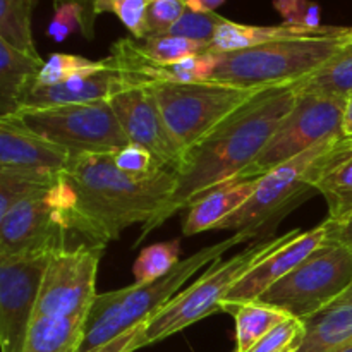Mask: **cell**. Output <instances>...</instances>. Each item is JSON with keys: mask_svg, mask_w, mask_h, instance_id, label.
Listing matches in <instances>:
<instances>
[{"mask_svg": "<svg viewBox=\"0 0 352 352\" xmlns=\"http://www.w3.org/2000/svg\"><path fill=\"white\" fill-rule=\"evenodd\" d=\"M177 172L170 168L144 179L117 168L112 153L72 155L50 198L67 230L105 250L134 223H146L170 199Z\"/></svg>", "mask_w": 352, "mask_h": 352, "instance_id": "1", "label": "cell"}, {"mask_svg": "<svg viewBox=\"0 0 352 352\" xmlns=\"http://www.w3.org/2000/svg\"><path fill=\"white\" fill-rule=\"evenodd\" d=\"M301 89L302 81L261 89L192 146L179 168L170 199L141 227L136 246L175 213L191 208L208 192L232 184L234 179L253 164L282 120L294 109Z\"/></svg>", "mask_w": 352, "mask_h": 352, "instance_id": "2", "label": "cell"}, {"mask_svg": "<svg viewBox=\"0 0 352 352\" xmlns=\"http://www.w3.org/2000/svg\"><path fill=\"white\" fill-rule=\"evenodd\" d=\"M256 236L254 230L244 229L234 232V236L196 251L186 260H181L177 267L165 277L153 282H136L117 291L102 292L93 299L85 322V337L78 352L98 349L103 344L122 336L133 327L148 322L162 306L167 305L177 296L182 285L203 267L215 263L230 248L246 243Z\"/></svg>", "mask_w": 352, "mask_h": 352, "instance_id": "3", "label": "cell"}, {"mask_svg": "<svg viewBox=\"0 0 352 352\" xmlns=\"http://www.w3.org/2000/svg\"><path fill=\"white\" fill-rule=\"evenodd\" d=\"M351 34L352 28L329 26L318 34L215 54L217 64L210 81L241 88H272L302 81L329 62Z\"/></svg>", "mask_w": 352, "mask_h": 352, "instance_id": "4", "label": "cell"}, {"mask_svg": "<svg viewBox=\"0 0 352 352\" xmlns=\"http://www.w3.org/2000/svg\"><path fill=\"white\" fill-rule=\"evenodd\" d=\"M301 234L292 229L284 236H274L250 244L230 260H219L212 263L203 277H199L191 287L179 292L165 306H162L146 323L144 329V347L162 342L175 333L182 332L192 323L220 311L223 298L250 270L275 250L282 248Z\"/></svg>", "mask_w": 352, "mask_h": 352, "instance_id": "5", "label": "cell"}, {"mask_svg": "<svg viewBox=\"0 0 352 352\" xmlns=\"http://www.w3.org/2000/svg\"><path fill=\"white\" fill-rule=\"evenodd\" d=\"M168 131L184 153L265 88H241L217 81L148 85Z\"/></svg>", "mask_w": 352, "mask_h": 352, "instance_id": "6", "label": "cell"}, {"mask_svg": "<svg viewBox=\"0 0 352 352\" xmlns=\"http://www.w3.org/2000/svg\"><path fill=\"white\" fill-rule=\"evenodd\" d=\"M351 285L352 251L329 236L305 261L256 301L305 320L330 305Z\"/></svg>", "mask_w": 352, "mask_h": 352, "instance_id": "7", "label": "cell"}, {"mask_svg": "<svg viewBox=\"0 0 352 352\" xmlns=\"http://www.w3.org/2000/svg\"><path fill=\"white\" fill-rule=\"evenodd\" d=\"M24 127L72 155L116 153L129 143L110 102L19 109L12 113Z\"/></svg>", "mask_w": 352, "mask_h": 352, "instance_id": "8", "label": "cell"}, {"mask_svg": "<svg viewBox=\"0 0 352 352\" xmlns=\"http://www.w3.org/2000/svg\"><path fill=\"white\" fill-rule=\"evenodd\" d=\"M346 102L347 98L323 96L301 89L294 109L282 120L253 164L244 168L232 184L263 177L278 165L299 157L322 141L344 138L342 119Z\"/></svg>", "mask_w": 352, "mask_h": 352, "instance_id": "9", "label": "cell"}, {"mask_svg": "<svg viewBox=\"0 0 352 352\" xmlns=\"http://www.w3.org/2000/svg\"><path fill=\"white\" fill-rule=\"evenodd\" d=\"M342 138L322 141L309 148L299 157L278 165L277 168L258 179L253 195L244 201L237 212L227 217L217 229L244 230L250 229L258 234L260 227L274 217L287 212L289 206L306 198V192L313 189V181L318 174L323 157L336 146Z\"/></svg>", "mask_w": 352, "mask_h": 352, "instance_id": "10", "label": "cell"}, {"mask_svg": "<svg viewBox=\"0 0 352 352\" xmlns=\"http://www.w3.org/2000/svg\"><path fill=\"white\" fill-rule=\"evenodd\" d=\"M102 253L103 248L93 244L55 251L41 280L34 316L88 313L96 296V274Z\"/></svg>", "mask_w": 352, "mask_h": 352, "instance_id": "11", "label": "cell"}, {"mask_svg": "<svg viewBox=\"0 0 352 352\" xmlns=\"http://www.w3.org/2000/svg\"><path fill=\"white\" fill-rule=\"evenodd\" d=\"M50 256L0 258V352H23Z\"/></svg>", "mask_w": 352, "mask_h": 352, "instance_id": "12", "label": "cell"}, {"mask_svg": "<svg viewBox=\"0 0 352 352\" xmlns=\"http://www.w3.org/2000/svg\"><path fill=\"white\" fill-rule=\"evenodd\" d=\"M67 232L50 195L26 199L0 217V258L54 254L67 248Z\"/></svg>", "mask_w": 352, "mask_h": 352, "instance_id": "13", "label": "cell"}, {"mask_svg": "<svg viewBox=\"0 0 352 352\" xmlns=\"http://www.w3.org/2000/svg\"><path fill=\"white\" fill-rule=\"evenodd\" d=\"M129 143L141 144L164 168L179 172L186 153L168 131L148 86H136L110 100Z\"/></svg>", "mask_w": 352, "mask_h": 352, "instance_id": "14", "label": "cell"}, {"mask_svg": "<svg viewBox=\"0 0 352 352\" xmlns=\"http://www.w3.org/2000/svg\"><path fill=\"white\" fill-rule=\"evenodd\" d=\"M329 237V222L320 223L308 232H301L298 237L289 241L282 248L268 254L263 261L256 265L253 270L248 272L234 287L227 292L222 301V311H229L234 306L246 305L256 301L263 292H267L272 285L291 274L301 261H305L323 241Z\"/></svg>", "mask_w": 352, "mask_h": 352, "instance_id": "15", "label": "cell"}, {"mask_svg": "<svg viewBox=\"0 0 352 352\" xmlns=\"http://www.w3.org/2000/svg\"><path fill=\"white\" fill-rule=\"evenodd\" d=\"M103 71L88 76H76L58 85H36L26 93L21 109H45V107L79 105V103L110 102L113 96L136 88L138 82L119 71L112 58Z\"/></svg>", "mask_w": 352, "mask_h": 352, "instance_id": "16", "label": "cell"}, {"mask_svg": "<svg viewBox=\"0 0 352 352\" xmlns=\"http://www.w3.org/2000/svg\"><path fill=\"white\" fill-rule=\"evenodd\" d=\"M72 153L24 127L16 117H0V168L60 174Z\"/></svg>", "mask_w": 352, "mask_h": 352, "instance_id": "17", "label": "cell"}, {"mask_svg": "<svg viewBox=\"0 0 352 352\" xmlns=\"http://www.w3.org/2000/svg\"><path fill=\"white\" fill-rule=\"evenodd\" d=\"M301 322V337L289 352H332L352 342V285Z\"/></svg>", "mask_w": 352, "mask_h": 352, "instance_id": "18", "label": "cell"}, {"mask_svg": "<svg viewBox=\"0 0 352 352\" xmlns=\"http://www.w3.org/2000/svg\"><path fill=\"white\" fill-rule=\"evenodd\" d=\"M313 189L325 198L330 223L340 226L352 219V150L344 138L323 157Z\"/></svg>", "mask_w": 352, "mask_h": 352, "instance_id": "19", "label": "cell"}, {"mask_svg": "<svg viewBox=\"0 0 352 352\" xmlns=\"http://www.w3.org/2000/svg\"><path fill=\"white\" fill-rule=\"evenodd\" d=\"M43 64L41 57L24 54L0 40V117L12 116L23 107Z\"/></svg>", "mask_w": 352, "mask_h": 352, "instance_id": "20", "label": "cell"}, {"mask_svg": "<svg viewBox=\"0 0 352 352\" xmlns=\"http://www.w3.org/2000/svg\"><path fill=\"white\" fill-rule=\"evenodd\" d=\"M256 182L258 179L236 182V184L215 189L203 196L191 208H188V215L182 223V234L195 236L205 230L217 229L227 217L237 212L244 205V201L253 195Z\"/></svg>", "mask_w": 352, "mask_h": 352, "instance_id": "21", "label": "cell"}, {"mask_svg": "<svg viewBox=\"0 0 352 352\" xmlns=\"http://www.w3.org/2000/svg\"><path fill=\"white\" fill-rule=\"evenodd\" d=\"M327 30H329V26H322L318 30L289 26V24H278V26H253V24H239L226 19L220 24L219 30H217L215 38H213L212 45H210V52L212 54H227V52L246 50V48L270 43V41L318 34Z\"/></svg>", "mask_w": 352, "mask_h": 352, "instance_id": "22", "label": "cell"}, {"mask_svg": "<svg viewBox=\"0 0 352 352\" xmlns=\"http://www.w3.org/2000/svg\"><path fill=\"white\" fill-rule=\"evenodd\" d=\"M88 313L74 316H34L23 352H78Z\"/></svg>", "mask_w": 352, "mask_h": 352, "instance_id": "23", "label": "cell"}, {"mask_svg": "<svg viewBox=\"0 0 352 352\" xmlns=\"http://www.w3.org/2000/svg\"><path fill=\"white\" fill-rule=\"evenodd\" d=\"M229 313L236 320V352H248L270 330L291 318V315L282 309L263 305L260 301L234 306L232 309H229Z\"/></svg>", "mask_w": 352, "mask_h": 352, "instance_id": "24", "label": "cell"}, {"mask_svg": "<svg viewBox=\"0 0 352 352\" xmlns=\"http://www.w3.org/2000/svg\"><path fill=\"white\" fill-rule=\"evenodd\" d=\"M58 175L52 172H30L0 168V217L26 199L50 195Z\"/></svg>", "mask_w": 352, "mask_h": 352, "instance_id": "25", "label": "cell"}, {"mask_svg": "<svg viewBox=\"0 0 352 352\" xmlns=\"http://www.w3.org/2000/svg\"><path fill=\"white\" fill-rule=\"evenodd\" d=\"M302 91L349 98L352 95V34L329 62L309 78L302 79Z\"/></svg>", "mask_w": 352, "mask_h": 352, "instance_id": "26", "label": "cell"}, {"mask_svg": "<svg viewBox=\"0 0 352 352\" xmlns=\"http://www.w3.org/2000/svg\"><path fill=\"white\" fill-rule=\"evenodd\" d=\"M36 0H0V40L33 57H40L33 41L31 16Z\"/></svg>", "mask_w": 352, "mask_h": 352, "instance_id": "27", "label": "cell"}, {"mask_svg": "<svg viewBox=\"0 0 352 352\" xmlns=\"http://www.w3.org/2000/svg\"><path fill=\"white\" fill-rule=\"evenodd\" d=\"M181 254V239L155 243L144 248L133 265V274L136 282H153L165 277L179 263Z\"/></svg>", "mask_w": 352, "mask_h": 352, "instance_id": "28", "label": "cell"}, {"mask_svg": "<svg viewBox=\"0 0 352 352\" xmlns=\"http://www.w3.org/2000/svg\"><path fill=\"white\" fill-rule=\"evenodd\" d=\"M109 65V60H89L81 55L72 54H54L45 60L36 85H58L65 82L76 76H88L103 71Z\"/></svg>", "mask_w": 352, "mask_h": 352, "instance_id": "29", "label": "cell"}, {"mask_svg": "<svg viewBox=\"0 0 352 352\" xmlns=\"http://www.w3.org/2000/svg\"><path fill=\"white\" fill-rule=\"evenodd\" d=\"M141 50L148 58L158 64H175L182 58L206 54L210 52V45L188 40V38L172 36V34H162V36L146 38L141 43Z\"/></svg>", "mask_w": 352, "mask_h": 352, "instance_id": "30", "label": "cell"}, {"mask_svg": "<svg viewBox=\"0 0 352 352\" xmlns=\"http://www.w3.org/2000/svg\"><path fill=\"white\" fill-rule=\"evenodd\" d=\"M223 21H226V17L217 12H196V10L186 9L181 19L168 30L167 34L212 45L217 30Z\"/></svg>", "mask_w": 352, "mask_h": 352, "instance_id": "31", "label": "cell"}, {"mask_svg": "<svg viewBox=\"0 0 352 352\" xmlns=\"http://www.w3.org/2000/svg\"><path fill=\"white\" fill-rule=\"evenodd\" d=\"M217 55L212 52L182 58L175 64H165V81L201 82L210 81L215 71Z\"/></svg>", "mask_w": 352, "mask_h": 352, "instance_id": "32", "label": "cell"}, {"mask_svg": "<svg viewBox=\"0 0 352 352\" xmlns=\"http://www.w3.org/2000/svg\"><path fill=\"white\" fill-rule=\"evenodd\" d=\"M112 158L119 170L136 179L150 177L157 172L164 170V167L158 164L157 158L146 148L136 143H127L126 146L112 153Z\"/></svg>", "mask_w": 352, "mask_h": 352, "instance_id": "33", "label": "cell"}, {"mask_svg": "<svg viewBox=\"0 0 352 352\" xmlns=\"http://www.w3.org/2000/svg\"><path fill=\"white\" fill-rule=\"evenodd\" d=\"M150 0H98V14L113 12L136 40H144Z\"/></svg>", "mask_w": 352, "mask_h": 352, "instance_id": "34", "label": "cell"}, {"mask_svg": "<svg viewBox=\"0 0 352 352\" xmlns=\"http://www.w3.org/2000/svg\"><path fill=\"white\" fill-rule=\"evenodd\" d=\"M184 0H153L148 6L146 26H144V40L151 36L167 34L168 30L181 19L186 12Z\"/></svg>", "mask_w": 352, "mask_h": 352, "instance_id": "35", "label": "cell"}, {"mask_svg": "<svg viewBox=\"0 0 352 352\" xmlns=\"http://www.w3.org/2000/svg\"><path fill=\"white\" fill-rule=\"evenodd\" d=\"M301 333L302 322L291 316L278 327H275L274 330H270L260 342L254 344L248 352H289L298 342Z\"/></svg>", "mask_w": 352, "mask_h": 352, "instance_id": "36", "label": "cell"}, {"mask_svg": "<svg viewBox=\"0 0 352 352\" xmlns=\"http://www.w3.org/2000/svg\"><path fill=\"white\" fill-rule=\"evenodd\" d=\"M274 6L284 17V24L309 30L322 28L318 3L309 0H274Z\"/></svg>", "mask_w": 352, "mask_h": 352, "instance_id": "37", "label": "cell"}, {"mask_svg": "<svg viewBox=\"0 0 352 352\" xmlns=\"http://www.w3.org/2000/svg\"><path fill=\"white\" fill-rule=\"evenodd\" d=\"M62 6H74L79 12V33L86 40L95 38L96 17L98 14V0H54V7L58 9Z\"/></svg>", "mask_w": 352, "mask_h": 352, "instance_id": "38", "label": "cell"}, {"mask_svg": "<svg viewBox=\"0 0 352 352\" xmlns=\"http://www.w3.org/2000/svg\"><path fill=\"white\" fill-rule=\"evenodd\" d=\"M79 30V12L74 6H62L55 9L54 19L48 24V36L54 41L60 43L72 31Z\"/></svg>", "mask_w": 352, "mask_h": 352, "instance_id": "39", "label": "cell"}, {"mask_svg": "<svg viewBox=\"0 0 352 352\" xmlns=\"http://www.w3.org/2000/svg\"><path fill=\"white\" fill-rule=\"evenodd\" d=\"M146 323L143 322L140 325L133 327L127 332H124L122 336L116 337L110 342L103 344L98 349L89 351V352H134L138 349H143L144 347V329H146Z\"/></svg>", "mask_w": 352, "mask_h": 352, "instance_id": "40", "label": "cell"}, {"mask_svg": "<svg viewBox=\"0 0 352 352\" xmlns=\"http://www.w3.org/2000/svg\"><path fill=\"white\" fill-rule=\"evenodd\" d=\"M327 222H329V220H327ZM329 236L340 241L342 244H346V246L352 251V219L340 223V226H333V223L329 222Z\"/></svg>", "mask_w": 352, "mask_h": 352, "instance_id": "41", "label": "cell"}, {"mask_svg": "<svg viewBox=\"0 0 352 352\" xmlns=\"http://www.w3.org/2000/svg\"><path fill=\"white\" fill-rule=\"evenodd\" d=\"M186 7L196 12H215L226 0H184Z\"/></svg>", "mask_w": 352, "mask_h": 352, "instance_id": "42", "label": "cell"}, {"mask_svg": "<svg viewBox=\"0 0 352 352\" xmlns=\"http://www.w3.org/2000/svg\"><path fill=\"white\" fill-rule=\"evenodd\" d=\"M342 134H344V138H352V95L347 98L346 110H344Z\"/></svg>", "mask_w": 352, "mask_h": 352, "instance_id": "43", "label": "cell"}, {"mask_svg": "<svg viewBox=\"0 0 352 352\" xmlns=\"http://www.w3.org/2000/svg\"><path fill=\"white\" fill-rule=\"evenodd\" d=\"M332 352H352V342L346 344V346L339 347V349H336V351H332Z\"/></svg>", "mask_w": 352, "mask_h": 352, "instance_id": "44", "label": "cell"}, {"mask_svg": "<svg viewBox=\"0 0 352 352\" xmlns=\"http://www.w3.org/2000/svg\"><path fill=\"white\" fill-rule=\"evenodd\" d=\"M344 143H346V146L352 150V138H344Z\"/></svg>", "mask_w": 352, "mask_h": 352, "instance_id": "45", "label": "cell"}, {"mask_svg": "<svg viewBox=\"0 0 352 352\" xmlns=\"http://www.w3.org/2000/svg\"><path fill=\"white\" fill-rule=\"evenodd\" d=\"M150 2H153V0H150Z\"/></svg>", "mask_w": 352, "mask_h": 352, "instance_id": "46", "label": "cell"}]
</instances>
